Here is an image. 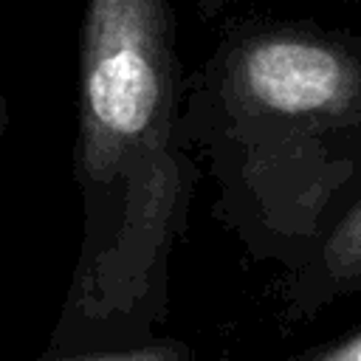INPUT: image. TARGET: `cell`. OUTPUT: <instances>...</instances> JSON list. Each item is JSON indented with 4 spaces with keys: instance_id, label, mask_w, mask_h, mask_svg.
<instances>
[{
    "instance_id": "6da1fadb",
    "label": "cell",
    "mask_w": 361,
    "mask_h": 361,
    "mask_svg": "<svg viewBox=\"0 0 361 361\" xmlns=\"http://www.w3.org/2000/svg\"><path fill=\"white\" fill-rule=\"evenodd\" d=\"M183 82L172 0L85 3L73 147L82 240L45 358H192L158 336L200 180L180 138Z\"/></svg>"
},
{
    "instance_id": "7a4b0ae2",
    "label": "cell",
    "mask_w": 361,
    "mask_h": 361,
    "mask_svg": "<svg viewBox=\"0 0 361 361\" xmlns=\"http://www.w3.org/2000/svg\"><path fill=\"white\" fill-rule=\"evenodd\" d=\"M180 138L245 254L302 268L361 195V39L310 20L228 25L183 82Z\"/></svg>"
},
{
    "instance_id": "3957f363",
    "label": "cell",
    "mask_w": 361,
    "mask_h": 361,
    "mask_svg": "<svg viewBox=\"0 0 361 361\" xmlns=\"http://www.w3.org/2000/svg\"><path fill=\"white\" fill-rule=\"evenodd\" d=\"M285 316L313 319L327 305L361 296V195L338 217L316 254L285 274Z\"/></svg>"
},
{
    "instance_id": "277c9868",
    "label": "cell",
    "mask_w": 361,
    "mask_h": 361,
    "mask_svg": "<svg viewBox=\"0 0 361 361\" xmlns=\"http://www.w3.org/2000/svg\"><path fill=\"white\" fill-rule=\"evenodd\" d=\"M299 358H310V361H361V327L336 336L324 344L307 347L299 353Z\"/></svg>"
},
{
    "instance_id": "5b68a950",
    "label": "cell",
    "mask_w": 361,
    "mask_h": 361,
    "mask_svg": "<svg viewBox=\"0 0 361 361\" xmlns=\"http://www.w3.org/2000/svg\"><path fill=\"white\" fill-rule=\"evenodd\" d=\"M8 121H11V110H8V102H6V96L0 93V138L6 135V130H8Z\"/></svg>"
},
{
    "instance_id": "8992f818",
    "label": "cell",
    "mask_w": 361,
    "mask_h": 361,
    "mask_svg": "<svg viewBox=\"0 0 361 361\" xmlns=\"http://www.w3.org/2000/svg\"><path fill=\"white\" fill-rule=\"evenodd\" d=\"M341 3H353V6H361V0H341Z\"/></svg>"
}]
</instances>
